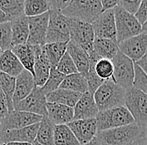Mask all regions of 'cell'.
Returning a JSON list of instances; mask_svg holds the SVG:
<instances>
[{"instance_id":"6da1fadb","label":"cell","mask_w":147,"mask_h":145,"mask_svg":"<svg viewBox=\"0 0 147 145\" xmlns=\"http://www.w3.org/2000/svg\"><path fill=\"white\" fill-rule=\"evenodd\" d=\"M145 134V129L132 123L97 132L95 138L101 145H128Z\"/></svg>"},{"instance_id":"7a4b0ae2","label":"cell","mask_w":147,"mask_h":145,"mask_svg":"<svg viewBox=\"0 0 147 145\" xmlns=\"http://www.w3.org/2000/svg\"><path fill=\"white\" fill-rule=\"evenodd\" d=\"M125 88L111 79L105 81L94 94V99L99 112L125 106Z\"/></svg>"},{"instance_id":"3957f363","label":"cell","mask_w":147,"mask_h":145,"mask_svg":"<svg viewBox=\"0 0 147 145\" xmlns=\"http://www.w3.org/2000/svg\"><path fill=\"white\" fill-rule=\"evenodd\" d=\"M100 0H71L61 14L65 17L92 24L102 14Z\"/></svg>"},{"instance_id":"277c9868","label":"cell","mask_w":147,"mask_h":145,"mask_svg":"<svg viewBox=\"0 0 147 145\" xmlns=\"http://www.w3.org/2000/svg\"><path fill=\"white\" fill-rule=\"evenodd\" d=\"M97 132L135 123V120L125 106L99 112L96 116Z\"/></svg>"},{"instance_id":"5b68a950","label":"cell","mask_w":147,"mask_h":145,"mask_svg":"<svg viewBox=\"0 0 147 145\" xmlns=\"http://www.w3.org/2000/svg\"><path fill=\"white\" fill-rule=\"evenodd\" d=\"M116 41L119 43L142 33V25L138 22L135 15L130 14L119 5L114 9Z\"/></svg>"},{"instance_id":"8992f818","label":"cell","mask_w":147,"mask_h":145,"mask_svg":"<svg viewBox=\"0 0 147 145\" xmlns=\"http://www.w3.org/2000/svg\"><path fill=\"white\" fill-rule=\"evenodd\" d=\"M49 18L46 34V44L66 43L70 41L69 18L65 17L61 12L49 10Z\"/></svg>"},{"instance_id":"52a82bcc","label":"cell","mask_w":147,"mask_h":145,"mask_svg":"<svg viewBox=\"0 0 147 145\" xmlns=\"http://www.w3.org/2000/svg\"><path fill=\"white\" fill-rule=\"evenodd\" d=\"M125 106L139 127L145 129L147 126V95L141 91L130 87L125 91Z\"/></svg>"},{"instance_id":"ba28073f","label":"cell","mask_w":147,"mask_h":145,"mask_svg":"<svg viewBox=\"0 0 147 145\" xmlns=\"http://www.w3.org/2000/svg\"><path fill=\"white\" fill-rule=\"evenodd\" d=\"M111 61L114 65V73L111 80L125 90L133 87L135 63L119 50Z\"/></svg>"},{"instance_id":"9c48e42d","label":"cell","mask_w":147,"mask_h":145,"mask_svg":"<svg viewBox=\"0 0 147 145\" xmlns=\"http://www.w3.org/2000/svg\"><path fill=\"white\" fill-rule=\"evenodd\" d=\"M70 41L83 48L88 54L93 50L94 33L91 24L69 18Z\"/></svg>"},{"instance_id":"30bf717a","label":"cell","mask_w":147,"mask_h":145,"mask_svg":"<svg viewBox=\"0 0 147 145\" xmlns=\"http://www.w3.org/2000/svg\"><path fill=\"white\" fill-rule=\"evenodd\" d=\"M13 110L27 112L45 118L48 116L46 95L41 87L35 86L25 99L13 107Z\"/></svg>"},{"instance_id":"8fae6325","label":"cell","mask_w":147,"mask_h":145,"mask_svg":"<svg viewBox=\"0 0 147 145\" xmlns=\"http://www.w3.org/2000/svg\"><path fill=\"white\" fill-rule=\"evenodd\" d=\"M43 117L27 112L13 110L1 119L0 131L19 129L39 123Z\"/></svg>"},{"instance_id":"7c38bea8","label":"cell","mask_w":147,"mask_h":145,"mask_svg":"<svg viewBox=\"0 0 147 145\" xmlns=\"http://www.w3.org/2000/svg\"><path fill=\"white\" fill-rule=\"evenodd\" d=\"M91 25L95 39H108L116 41V28L114 9L103 12Z\"/></svg>"},{"instance_id":"4fadbf2b","label":"cell","mask_w":147,"mask_h":145,"mask_svg":"<svg viewBox=\"0 0 147 145\" xmlns=\"http://www.w3.org/2000/svg\"><path fill=\"white\" fill-rule=\"evenodd\" d=\"M118 46L120 52L136 63L147 52V34L142 32L119 43Z\"/></svg>"},{"instance_id":"5bb4252c","label":"cell","mask_w":147,"mask_h":145,"mask_svg":"<svg viewBox=\"0 0 147 145\" xmlns=\"http://www.w3.org/2000/svg\"><path fill=\"white\" fill-rule=\"evenodd\" d=\"M49 18V12L39 16L28 18L29 34H28L27 44L31 46L45 45Z\"/></svg>"},{"instance_id":"9a60e30c","label":"cell","mask_w":147,"mask_h":145,"mask_svg":"<svg viewBox=\"0 0 147 145\" xmlns=\"http://www.w3.org/2000/svg\"><path fill=\"white\" fill-rule=\"evenodd\" d=\"M67 125L71 129L80 145L90 143L97 133V122L95 118L74 120Z\"/></svg>"},{"instance_id":"2e32d148","label":"cell","mask_w":147,"mask_h":145,"mask_svg":"<svg viewBox=\"0 0 147 145\" xmlns=\"http://www.w3.org/2000/svg\"><path fill=\"white\" fill-rule=\"evenodd\" d=\"M39 127V123H36L28 127L0 131V143H30L33 144L36 138L37 132Z\"/></svg>"},{"instance_id":"e0dca14e","label":"cell","mask_w":147,"mask_h":145,"mask_svg":"<svg viewBox=\"0 0 147 145\" xmlns=\"http://www.w3.org/2000/svg\"><path fill=\"white\" fill-rule=\"evenodd\" d=\"M12 52L19 60L24 70L34 76V67L42 52V46H31L28 44L18 45L12 48Z\"/></svg>"},{"instance_id":"ac0fdd59","label":"cell","mask_w":147,"mask_h":145,"mask_svg":"<svg viewBox=\"0 0 147 145\" xmlns=\"http://www.w3.org/2000/svg\"><path fill=\"white\" fill-rule=\"evenodd\" d=\"M99 109L94 99V95L89 91L83 93L74 108V120L95 118Z\"/></svg>"},{"instance_id":"d6986e66","label":"cell","mask_w":147,"mask_h":145,"mask_svg":"<svg viewBox=\"0 0 147 145\" xmlns=\"http://www.w3.org/2000/svg\"><path fill=\"white\" fill-rule=\"evenodd\" d=\"M34 76L24 70L16 77L15 90L13 97V106H16L21 101L25 99L35 87Z\"/></svg>"},{"instance_id":"ffe728a7","label":"cell","mask_w":147,"mask_h":145,"mask_svg":"<svg viewBox=\"0 0 147 145\" xmlns=\"http://www.w3.org/2000/svg\"><path fill=\"white\" fill-rule=\"evenodd\" d=\"M47 118L54 125H67L74 121V108L58 103L47 102Z\"/></svg>"},{"instance_id":"44dd1931","label":"cell","mask_w":147,"mask_h":145,"mask_svg":"<svg viewBox=\"0 0 147 145\" xmlns=\"http://www.w3.org/2000/svg\"><path fill=\"white\" fill-rule=\"evenodd\" d=\"M68 54L72 58L78 72L85 77L90 68V59L89 54L80 46L69 41L67 44Z\"/></svg>"},{"instance_id":"7402d4cb","label":"cell","mask_w":147,"mask_h":145,"mask_svg":"<svg viewBox=\"0 0 147 145\" xmlns=\"http://www.w3.org/2000/svg\"><path fill=\"white\" fill-rule=\"evenodd\" d=\"M12 29V43L13 47L18 45L27 44L29 29L28 20L25 15L13 18L10 21Z\"/></svg>"},{"instance_id":"603a6c76","label":"cell","mask_w":147,"mask_h":145,"mask_svg":"<svg viewBox=\"0 0 147 145\" xmlns=\"http://www.w3.org/2000/svg\"><path fill=\"white\" fill-rule=\"evenodd\" d=\"M24 70L18 57L12 50L3 51L0 55V71L13 77H17Z\"/></svg>"},{"instance_id":"cb8c5ba5","label":"cell","mask_w":147,"mask_h":145,"mask_svg":"<svg viewBox=\"0 0 147 145\" xmlns=\"http://www.w3.org/2000/svg\"><path fill=\"white\" fill-rule=\"evenodd\" d=\"M81 96L82 94L79 92L59 88L56 91L47 94L46 101L47 102L62 104L74 108Z\"/></svg>"},{"instance_id":"d4e9b609","label":"cell","mask_w":147,"mask_h":145,"mask_svg":"<svg viewBox=\"0 0 147 145\" xmlns=\"http://www.w3.org/2000/svg\"><path fill=\"white\" fill-rule=\"evenodd\" d=\"M119 51L116 41L108 39H94L93 53L99 59H107L112 61Z\"/></svg>"},{"instance_id":"484cf974","label":"cell","mask_w":147,"mask_h":145,"mask_svg":"<svg viewBox=\"0 0 147 145\" xmlns=\"http://www.w3.org/2000/svg\"><path fill=\"white\" fill-rule=\"evenodd\" d=\"M43 52L50 67H56L67 50L66 43H49L42 46Z\"/></svg>"},{"instance_id":"4316f807","label":"cell","mask_w":147,"mask_h":145,"mask_svg":"<svg viewBox=\"0 0 147 145\" xmlns=\"http://www.w3.org/2000/svg\"><path fill=\"white\" fill-rule=\"evenodd\" d=\"M59 88L69 91L85 93L88 91V84L86 78L80 73H75L69 76H66L62 82Z\"/></svg>"},{"instance_id":"83f0119b","label":"cell","mask_w":147,"mask_h":145,"mask_svg":"<svg viewBox=\"0 0 147 145\" xmlns=\"http://www.w3.org/2000/svg\"><path fill=\"white\" fill-rule=\"evenodd\" d=\"M54 145H80L68 125H55Z\"/></svg>"},{"instance_id":"f1b7e54d","label":"cell","mask_w":147,"mask_h":145,"mask_svg":"<svg viewBox=\"0 0 147 145\" xmlns=\"http://www.w3.org/2000/svg\"><path fill=\"white\" fill-rule=\"evenodd\" d=\"M54 127L55 125L45 117L39 123L34 141L41 145H54Z\"/></svg>"},{"instance_id":"f546056e","label":"cell","mask_w":147,"mask_h":145,"mask_svg":"<svg viewBox=\"0 0 147 145\" xmlns=\"http://www.w3.org/2000/svg\"><path fill=\"white\" fill-rule=\"evenodd\" d=\"M50 65L44 55L40 54L34 67V79L35 86L43 87L45 84L50 73Z\"/></svg>"},{"instance_id":"4dcf8cb0","label":"cell","mask_w":147,"mask_h":145,"mask_svg":"<svg viewBox=\"0 0 147 145\" xmlns=\"http://www.w3.org/2000/svg\"><path fill=\"white\" fill-rule=\"evenodd\" d=\"M0 9L11 21L24 15V0H0Z\"/></svg>"},{"instance_id":"1f68e13d","label":"cell","mask_w":147,"mask_h":145,"mask_svg":"<svg viewBox=\"0 0 147 145\" xmlns=\"http://www.w3.org/2000/svg\"><path fill=\"white\" fill-rule=\"evenodd\" d=\"M15 84H16L15 77L10 76L5 73L0 71V87L6 97L9 112L13 111V97L15 90Z\"/></svg>"},{"instance_id":"d6a6232c","label":"cell","mask_w":147,"mask_h":145,"mask_svg":"<svg viewBox=\"0 0 147 145\" xmlns=\"http://www.w3.org/2000/svg\"><path fill=\"white\" fill-rule=\"evenodd\" d=\"M49 11L48 0H25L24 1V15L36 17Z\"/></svg>"},{"instance_id":"836d02e7","label":"cell","mask_w":147,"mask_h":145,"mask_svg":"<svg viewBox=\"0 0 147 145\" xmlns=\"http://www.w3.org/2000/svg\"><path fill=\"white\" fill-rule=\"evenodd\" d=\"M64 77H65V76L61 74L59 71H58L56 67H51L49 76L45 84L44 85V86L41 87L44 93L47 95L50 92H53V91L58 90L62 82L64 81Z\"/></svg>"},{"instance_id":"e575fe53","label":"cell","mask_w":147,"mask_h":145,"mask_svg":"<svg viewBox=\"0 0 147 145\" xmlns=\"http://www.w3.org/2000/svg\"><path fill=\"white\" fill-rule=\"evenodd\" d=\"M94 71L103 81L110 80L114 73V65L110 60L100 59L94 65Z\"/></svg>"},{"instance_id":"d590c367","label":"cell","mask_w":147,"mask_h":145,"mask_svg":"<svg viewBox=\"0 0 147 145\" xmlns=\"http://www.w3.org/2000/svg\"><path fill=\"white\" fill-rule=\"evenodd\" d=\"M0 48L3 51L10 50L13 48L10 22L0 24Z\"/></svg>"},{"instance_id":"8d00e7d4","label":"cell","mask_w":147,"mask_h":145,"mask_svg":"<svg viewBox=\"0 0 147 145\" xmlns=\"http://www.w3.org/2000/svg\"><path fill=\"white\" fill-rule=\"evenodd\" d=\"M56 69L58 70V71H59L65 76L78 73L77 68H76L75 65L74 63L72 58L70 57L69 54H68L67 51L63 55V57L59 61V64L57 65Z\"/></svg>"},{"instance_id":"74e56055","label":"cell","mask_w":147,"mask_h":145,"mask_svg":"<svg viewBox=\"0 0 147 145\" xmlns=\"http://www.w3.org/2000/svg\"><path fill=\"white\" fill-rule=\"evenodd\" d=\"M96 62L90 61V68L89 70V72L85 76L88 84V91L91 93L92 95L94 94V92L97 91V89L101 85L105 82L100 79L94 71V65Z\"/></svg>"},{"instance_id":"f35d334b","label":"cell","mask_w":147,"mask_h":145,"mask_svg":"<svg viewBox=\"0 0 147 145\" xmlns=\"http://www.w3.org/2000/svg\"><path fill=\"white\" fill-rule=\"evenodd\" d=\"M133 87L147 95V75L135 63V78Z\"/></svg>"},{"instance_id":"ab89813d","label":"cell","mask_w":147,"mask_h":145,"mask_svg":"<svg viewBox=\"0 0 147 145\" xmlns=\"http://www.w3.org/2000/svg\"><path fill=\"white\" fill-rule=\"evenodd\" d=\"M141 0H119V6L124 10L135 15L139 9Z\"/></svg>"},{"instance_id":"60d3db41","label":"cell","mask_w":147,"mask_h":145,"mask_svg":"<svg viewBox=\"0 0 147 145\" xmlns=\"http://www.w3.org/2000/svg\"><path fill=\"white\" fill-rule=\"evenodd\" d=\"M135 17L138 22L142 25L147 21V0H142L139 9L135 14Z\"/></svg>"},{"instance_id":"b9f144b4","label":"cell","mask_w":147,"mask_h":145,"mask_svg":"<svg viewBox=\"0 0 147 145\" xmlns=\"http://www.w3.org/2000/svg\"><path fill=\"white\" fill-rule=\"evenodd\" d=\"M71 0H50L49 1V10L62 12L69 4Z\"/></svg>"},{"instance_id":"7bdbcfd3","label":"cell","mask_w":147,"mask_h":145,"mask_svg":"<svg viewBox=\"0 0 147 145\" xmlns=\"http://www.w3.org/2000/svg\"><path fill=\"white\" fill-rule=\"evenodd\" d=\"M8 113H9V108H8L7 99L0 87V118L1 119L3 118Z\"/></svg>"},{"instance_id":"ee69618b","label":"cell","mask_w":147,"mask_h":145,"mask_svg":"<svg viewBox=\"0 0 147 145\" xmlns=\"http://www.w3.org/2000/svg\"><path fill=\"white\" fill-rule=\"evenodd\" d=\"M119 0H102L101 5H102V12L114 9L116 6L119 5Z\"/></svg>"},{"instance_id":"f6af8a7d","label":"cell","mask_w":147,"mask_h":145,"mask_svg":"<svg viewBox=\"0 0 147 145\" xmlns=\"http://www.w3.org/2000/svg\"><path fill=\"white\" fill-rule=\"evenodd\" d=\"M136 64L147 75V52L143 55L141 59H140L137 62H136Z\"/></svg>"},{"instance_id":"bcb514c9","label":"cell","mask_w":147,"mask_h":145,"mask_svg":"<svg viewBox=\"0 0 147 145\" xmlns=\"http://www.w3.org/2000/svg\"><path fill=\"white\" fill-rule=\"evenodd\" d=\"M128 145H147V141L145 138V135L138 138L137 139H136L134 142H132L131 144Z\"/></svg>"},{"instance_id":"7dc6e473","label":"cell","mask_w":147,"mask_h":145,"mask_svg":"<svg viewBox=\"0 0 147 145\" xmlns=\"http://www.w3.org/2000/svg\"><path fill=\"white\" fill-rule=\"evenodd\" d=\"M6 22H10L9 18L0 9V24L6 23Z\"/></svg>"},{"instance_id":"c3c4849f","label":"cell","mask_w":147,"mask_h":145,"mask_svg":"<svg viewBox=\"0 0 147 145\" xmlns=\"http://www.w3.org/2000/svg\"><path fill=\"white\" fill-rule=\"evenodd\" d=\"M85 145H101V144L99 143V142H98V141H97V139H96L95 138H94L90 143L86 144Z\"/></svg>"},{"instance_id":"681fc988","label":"cell","mask_w":147,"mask_h":145,"mask_svg":"<svg viewBox=\"0 0 147 145\" xmlns=\"http://www.w3.org/2000/svg\"><path fill=\"white\" fill-rule=\"evenodd\" d=\"M7 145H33V144L30 143H9Z\"/></svg>"},{"instance_id":"f907efd6","label":"cell","mask_w":147,"mask_h":145,"mask_svg":"<svg viewBox=\"0 0 147 145\" xmlns=\"http://www.w3.org/2000/svg\"><path fill=\"white\" fill-rule=\"evenodd\" d=\"M142 32L147 34V21L144 25H142Z\"/></svg>"},{"instance_id":"816d5d0a","label":"cell","mask_w":147,"mask_h":145,"mask_svg":"<svg viewBox=\"0 0 147 145\" xmlns=\"http://www.w3.org/2000/svg\"><path fill=\"white\" fill-rule=\"evenodd\" d=\"M145 138H146V141H147V126L146 127V128H145Z\"/></svg>"},{"instance_id":"f5cc1de1","label":"cell","mask_w":147,"mask_h":145,"mask_svg":"<svg viewBox=\"0 0 147 145\" xmlns=\"http://www.w3.org/2000/svg\"><path fill=\"white\" fill-rule=\"evenodd\" d=\"M33 145H41V144H39L38 143H37L36 141H34V142L33 143Z\"/></svg>"},{"instance_id":"db71d44e","label":"cell","mask_w":147,"mask_h":145,"mask_svg":"<svg viewBox=\"0 0 147 145\" xmlns=\"http://www.w3.org/2000/svg\"><path fill=\"white\" fill-rule=\"evenodd\" d=\"M2 52H3V50H1V48H0V55H1V54H2Z\"/></svg>"},{"instance_id":"11a10c76","label":"cell","mask_w":147,"mask_h":145,"mask_svg":"<svg viewBox=\"0 0 147 145\" xmlns=\"http://www.w3.org/2000/svg\"><path fill=\"white\" fill-rule=\"evenodd\" d=\"M1 145H7V144H1Z\"/></svg>"},{"instance_id":"9f6ffc18","label":"cell","mask_w":147,"mask_h":145,"mask_svg":"<svg viewBox=\"0 0 147 145\" xmlns=\"http://www.w3.org/2000/svg\"><path fill=\"white\" fill-rule=\"evenodd\" d=\"M0 125H1V121H0Z\"/></svg>"},{"instance_id":"6f0895ef","label":"cell","mask_w":147,"mask_h":145,"mask_svg":"<svg viewBox=\"0 0 147 145\" xmlns=\"http://www.w3.org/2000/svg\"><path fill=\"white\" fill-rule=\"evenodd\" d=\"M0 121H1V118H0Z\"/></svg>"},{"instance_id":"680465c9","label":"cell","mask_w":147,"mask_h":145,"mask_svg":"<svg viewBox=\"0 0 147 145\" xmlns=\"http://www.w3.org/2000/svg\"><path fill=\"white\" fill-rule=\"evenodd\" d=\"M0 145H1V143H0Z\"/></svg>"}]
</instances>
